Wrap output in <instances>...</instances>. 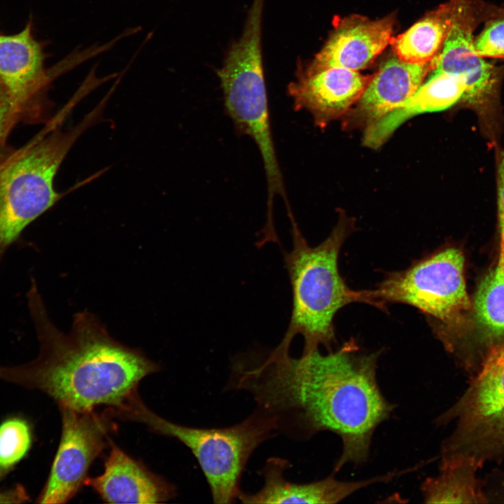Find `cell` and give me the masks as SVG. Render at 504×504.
I'll return each instance as SVG.
<instances>
[{
	"instance_id": "obj_1",
	"label": "cell",
	"mask_w": 504,
	"mask_h": 504,
	"mask_svg": "<svg viewBox=\"0 0 504 504\" xmlns=\"http://www.w3.org/2000/svg\"><path fill=\"white\" fill-rule=\"evenodd\" d=\"M381 354L363 351L354 338L325 355L316 350L294 358L275 347L258 359H235L229 386L251 394L279 433L309 438L329 431L340 437L336 474L346 464L366 462L375 430L394 410L377 382Z\"/></svg>"
},
{
	"instance_id": "obj_17",
	"label": "cell",
	"mask_w": 504,
	"mask_h": 504,
	"mask_svg": "<svg viewBox=\"0 0 504 504\" xmlns=\"http://www.w3.org/2000/svg\"><path fill=\"white\" fill-rule=\"evenodd\" d=\"M434 69L433 60L419 64L393 57L372 75L359 99V112L373 122L402 105Z\"/></svg>"
},
{
	"instance_id": "obj_18",
	"label": "cell",
	"mask_w": 504,
	"mask_h": 504,
	"mask_svg": "<svg viewBox=\"0 0 504 504\" xmlns=\"http://www.w3.org/2000/svg\"><path fill=\"white\" fill-rule=\"evenodd\" d=\"M466 90L462 76L446 72L432 73L428 80L402 105L370 126L365 144L378 147L407 119L422 113L444 110L462 99Z\"/></svg>"
},
{
	"instance_id": "obj_19",
	"label": "cell",
	"mask_w": 504,
	"mask_h": 504,
	"mask_svg": "<svg viewBox=\"0 0 504 504\" xmlns=\"http://www.w3.org/2000/svg\"><path fill=\"white\" fill-rule=\"evenodd\" d=\"M480 469L470 457L441 458L438 476L427 477L421 484L424 502L488 504L482 479L477 476Z\"/></svg>"
},
{
	"instance_id": "obj_5",
	"label": "cell",
	"mask_w": 504,
	"mask_h": 504,
	"mask_svg": "<svg viewBox=\"0 0 504 504\" xmlns=\"http://www.w3.org/2000/svg\"><path fill=\"white\" fill-rule=\"evenodd\" d=\"M106 104L101 101L81 121L57 130L0 167V263L24 229L62 196L54 179L78 138L98 122Z\"/></svg>"
},
{
	"instance_id": "obj_7",
	"label": "cell",
	"mask_w": 504,
	"mask_h": 504,
	"mask_svg": "<svg viewBox=\"0 0 504 504\" xmlns=\"http://www.w3.org/2000/svg\"><path fill=\"white\" fill-rule=\"evenodd\" d=\"M435 422L454 424L442 444V457H470L481 468L504 460V342L491 351L481 370L468 379L461 396Z\"/></svg>"
},
{
	"instance_id": "obj_25",
	"label": "cell",
	"mask_w": 504,
	"mask_h": 504,
	"mask_svg": "<svg viewBox=\"0 0 504 504\" xmlns=\"http://www.w3.org/2000/svg\"><path fill=\"white\" fill-rule=\"evenodd\" d=\"M498 174L499 225L500 235L504 236V152L500 155Z\"/></svg>"
},
{
	"instance_id": "obj_4",
	"label": "cell",
	"mask_w": 504,
	"mask_h": 504,
	"mask_svg": "<svg viewBox=\"0 0 504 504\" xmlns=\"http://www.w3.org/2000/svg\"><path fill=\"white\" fill-rule=\"evenodd\" d=\"M113 415L142 423L186 445L204 472L214 503L220 504L238 498L241 475L250 456L261 443L279 433L274 419L258 409L232 426L200 428L178 425L150 411L137 392L115 408Z\"/></svg>"
},
{
	"instance_id": "obj_14",
	"label": "cell",
	"mask_w": 504,
	"mask_h": 504,
	"mask_svg": "<svg viewBox=\"0 0 504 504\" xmlns=\"http://www.w3.org/2000/svg\"><path fill=\"white\" fill-rule=\"evenodd\" d=\"M290 466L286 459L269 458L261 474L262 488L255 493L241 491L238 498L243 503H337L369 485L391 480L402 470L359 481L339 480L332 473L327 477L309 483H294L286 480L284 471Z\"/></svg>"
},
{
	"instance_id": "obj_10",
	"label": "cell",
	"mask_w": 504,
	"mask_h": 504,
	"mask_svg": "<svg viewBox=\"0 0 504 504\" xmlns=\"http://www.w3.org/2000/svg\"><path fill=\"white\" fill-rule=\"evenodd\" d=\"M450 1L451 27L440 53L433 59L431 73L446 72L463 77L467 90L462 99L479 106L495 95L500 73L497 66L477 53L473 31L483 18L503 10H488L477 0Z\"/></svg>"
},
{
	"instance_id": "obj_16",
	"label": "cell",
	"mask_w": 504,
	"mask_h": 504,
	"mask_svg": "<svg viewBox=\"0 0 504 504\" xmlns=\"http://www.w3.org/2000/svg\"><path fill=\"white\" fill-rule=\"evenodd\" d=\"M478 336L474 340L459 367L468 378L482 368L491 351L504 342V236L496 267L481 282L474 303Z\"/></svg>"
},
{
	"instance_id": "obj_9",
	"label": "cell",
	"mask_w": 504,
	"mask_h": 504,
	"mask_svg": "<svg viewBox=\"0 0 504 504\" xmlns=\"http://www.w3.org/2000/svg\"><path fill=\"white\" fill-rule=\"evenodd\" d=\"M62 434L46 482L37 497L39 503H66L87 479L90 465L106 445L113 430V418L102 414L59 408Z\"/></svg>"
},
{
	"instance_id": "obj_13",
	"label": "cell",
	"mask_w": 504,
	"mask_h": 504,
	"mask_svg": "<svg viewBox=\"0 0 504 504\" xmlns=\"http://www.w3.org/2000/svg\"><path fill=\"white\" fill-rule=\"evenodd\" d=\"M372 76L336 66L316 71L299 69L288 91L295 109L308 111L321 125L341 115L358 100Z\"/></svg>"
},
{
	"instance_id": "obj_12",
	"label": "cell",
	"mask_w": 504,
	"mask_h": 504,
	"mask_svg": "<svg viewBox=\"0 0 504 504\" xmlns=\"http://www.w3.org/2000/svg\"><path fill=\"white\" fill-rule=\"evenodd\" d=\"M335 22L333 31L313 61L299 69L316 71L336 66L359 71L369 66L393 38L391 16L372 20L354 15Z\"/></svg>"
},
{
	"instance_id": "obj_22",
	"label": "cell",
	"mask_w": 504,
	"mask_h": 504,
	"mask_svg": "<svg viewBox=\"0 0 504 504\" xmlns=\"http://www.w3.org/2000/svg\"><path fill=\"white\" fill-rule=\"evenodd\" d=\"M474 43L482 57L504 59V18L488 21Z\"/></svg>"
},
{
	"instance_id": "obj_26",
	"label": "cell",
	"mask_w": 504,
	"mask_h": 504,
	"mask_svg": "<svg viewBox=\"0 0 504 504\" xmlns=\"http://www.w3.org/2000/svg\"><path fill=\"white\" fill-rule=\"evenodd\" d=\"M29 500V496L21 484L0 490V503H22Z\"/></svg>"
},
{
	"instance_id": "obj_24",
	"label": "cell",
	"mask_w": 504,
	"mask_h": 504,
	"mask_svg": "<svg viewBox=\"0 0 504 504\" xmlns=\"http://www.w3.org/2000/svg\"><path fill=\"white\" fill-rule=\"evenodd\" d=\"M18 109L17 106L12 98L3 88H0V146L3 138L8 129V125L13 115L14 112Z\"/></svg>"
},
{
	"instance_id": "obj_8",
	"label": "cell",
	"mask_w": 504,
	"mask_h": 504,
	"mask_svg": "<svg viewBox=\"0 0 504 504\" xmlns=\"http://www.w3.org/2000/svg\"><path fill=\"white\" fill-rule=\"evenodd\" d=\"M465 258L452 246L440 248L407 268L391 272L372 290L371 305L384 310L389 303L412 306L428 321L454 326L465 320L471 307L464 278Z\"/></svg>"
},
{
	"instance_id": "obj_2",
	"label": "cell",
	"mask_w": 504,
	"mask_h": 504,
	"mask_svg": "<svg viewBox=\"0 0 504 504\" xmlns=\"http://www.w3.org/2000/svg\"><path fill=\"white\" fill-rule=\"evenodd\" d=\"M26 299L38 354L27 363L0 365L1 379L44 393L59 408L85 412L102 405H122L137 392L142 379L159 370L139 350L113 338L89 312L74 316L69 333L61 331L50 319L34 279Z\"/></svg>"
},
{
	"instance_id": "obj_6",
	"label": "cell",
	"mask_w": 504,
	"mask_h": 504,
	"mask_svg": "<svg viewBox=\"0 0 504 504\" xmlns=\"http://www.w3.org/2000/svg\"><path fill=\"white\" fill-rule=\"evenodd\" d=\"M265 0H253L240 38L217 71L226 112L237 130L250 136L260 153L269 188L283 185L272 139L261 52Z\"/></svg>"
},
{
	"instance_id": "obj_23",
	"label": "cell",
	"mask_w": 504,
	"mask_h": 504,
	"mask_svg": "<svg viewBox=\"0 0 504 504\" xmlns=\"http://www.w3.org/2000/svg\"><path fill=\"white\" fill-rule=\"evenodd\" d=\"M482 479L487 503H504V469L494 468Z\"/></svg>"
},
{
	"instance_id": "obj_3",
	"label": "cell",
	"mask_w": 504,
	"mask_h": 504,
	"mask_svg": "<svg viewBox=\"0 0 504 504\" xmlns=\"http://www.w3.org/2000/svg\"><path fill=\"white\" fill-rule=\"evenodd\" d=\"M290 220L293 247L284 253V258L291 287L292 310L286 332L276 347L289 350L293 338L302 335V354L318 350L319 346L330 351L336 341L333 321L339 310L354 302L370 304L368 290L351 289L339 271V255L354 223L341 216L329 236L312 246L295 218Z\"/></svg>"
},
{
	"instance_id": "obj_20",
	"label": "cell",
	"mask_w": 504,
	"mask_h": 504,
	"mask_svg": "<svg viewBox=\"0 0 504 504\" xmlns=\"http://www.w3.org/2000/svg\"><path fill=\"white\" fill-rule=\"evenodd\" d=\"M451 24L450 0L430 12L404 33L392 38L391 43L400 59L424 64L440 52Z\"/></svg>"
},
{
	"instance_id": "obj_15",
	"label": "cell",
	"mask_w": 504,
	"mask_h": 504,
	"mask_svg": "<svg viewBox=\"0 0 504 504\" xmlns=\"http://www.w3.org/2000/svg\"><path fill=\"white\" fill-rule=\"evenodd\" d=\"M85 484L108 503H161L176 493L173 485L114 444L105 461L104 472L87 478Z\"/></svg>"
},
{
	"instance_id": "obj_11",
	"label": "cell",
	"mask_w": 504,
	"mask_h": 504,
	"mask_svg": "<svg viewBox=\"0 0 504 504\" xmlns=\"http://www.w3.org/2000/svg\"><path fill=\"white\" fill-rule=\"evenodd\" d=\"M93 56L90 48L74 50L55 66L46 71L43 46L34 38L29 22L15 34H0V83L18 108L52 78Z\"/></svg>"
},
{
	"instance_id": "obj_21",
	"label": "cell",
	"mask_w": 504,
	"mask_h": 504,
	"mask_svg": "<svg viewBox=\"0 0 504 504\" xmlns=\"http://www.w3.org/2000/svg\"><path fill=\"white\" fill-rule=\"evenodd\" d=\"M33 437L31 424L22 415L0 423V482L27 456Z\"/></svg>"
}]
</instances>
